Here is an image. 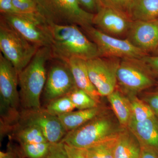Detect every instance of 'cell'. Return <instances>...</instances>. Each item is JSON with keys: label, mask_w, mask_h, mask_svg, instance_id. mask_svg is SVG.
<instances>
[{"label": "cell", "mask_w": 158, "mask_h": 158, "mask_svg": "<svg viewBox=\"0 0 158 158\" xmlns=\"http://www.w3.org/2000/svg\"><path fill=\"white\" fill-rule=\"evenodd\" d=\"M48 24L53 58L66 62L74 57L88 60L102 57L96 44L88 39L78 26Z\"/></svg>", "instance_id": "obj_1"}, {"label": "cell", "mask_w": 158, "mask_h": 158, "mask_svg": "<svg viewBox=\"0 0 158 158\" xmlns=\"http://www.w3.org/2000/svg\"><path fill=\"white\" fill-rule=\"evenodd\" d=\"M52 58L50 48H40L31 62L19 73L20 102L23 110L41 109L40 95L47 78L46 66Z\"/></svg>", "instance_id": "obj_2"}, {"label": "cell", "mask_w": 158, "mask_h": 158, "mask_svg": "<svg viewBox=\"0 0 158 158\" xmlns=\"http://www.w3.org/2000/svg\"><path fill=\"white\" fill-rule=\"evenodd\" d=\"M124 128L120 125L113 111L106 108L95 118L68 132L61 142L71 147L85 149L118 136Z\"/></svg>", "instance_id": "obj_3"}, {"label": "cell", "mask_w": 158, "mask_h": 158, "mask_svg": "<svg viewBox=\"0 0 158 158\" xmlns=\"http://www.w3.org/2000/svg\"><path fill=\"white\" fill-rule=\"evenodd\" d=\"M37 11L48 24L75 25L83 30L93 26L94 14L78 0H36Z\"/></svg>", "instance_id": "obj_4"}, {"label": "cell", "mask_w": 158, "mask_h": 158, "mask_svg": "<svg viewBox=\"0 0 158 158\" xmlns=\"http://www.w3.org/2000/svg\"><path fill=\"white\" fill-rule=\"evenodd\" d=\"M40 48L31 43L1 18L0 50L19 73Z\"/></svg>", "instance_id": "obj_5"}, {"label": "cell", "mask_w": 158, "mask_h": 158, "mask_svg": "<svg viewBox=\"0 0 158 158\" xmlns=\"http://www.w3.org/2000/svg\"><path fill=\"white\" fill-rule=\"evenodd\" d=\"M116 76L117 85L127 96L137 95L156 83L155 77L141 59H121Z\"/></svg>", "instance_id": "obj_6"}, {"label": "cell", "mask_w": 158, "mask_h": 158, "mask_svg": "<svg viewBox=\"0 0 158 158\" xmlns=\"http://www.w3.org/2000/svg\"><path fill=\"white\" fill-rule=\"evenodd\" d=\"M1 18L31 43L40 48H50L49 24L38 12L1 14Z\"/></svg>", "instance_id": "obj_7"}, {"label": "cell", "mask_w": 158, "mask_h": 158, "mask_svg": "<svg viewBox=\"0 0 158 158\" xmlns=\"http://www.w3.org/2000/svg\"><path fill=\"white\" fill-rule=\"evenodd\" d=\"M121 59L98 57L86 61L92 84L102 97H107L116 89L117 73Z\"/></svg>", "instance_id": "obj_8"}, {"label": "cell", "mask_w": 158, "mask_h": 158, "mask_svg": "<svg viewBox=\"0 0 158 158\" xmlns=\"http://www.w3.org/2000/svg\"><path fill=\"white\" fill-rule=\"evenodd\" d=\"M84 31L96 44L102 57L141 59L147 54L137 48L127 39L113 37L102 33L94 26Z\"/></svg>", "instance_id": "obj_9"}, {"label": "cell", "mask_w": 158, "mask_h": 158, "mask_svg": "<svg viewBox=\"0 0 158 158\" xmlns=\"http://www.w3.org/2000/svg\"><path fill=\"white\" fill-rule=\"evenodd\" d=\"M59 60L53 64L47 75L44 89V99L48 103L68 95L77 88L71 71L67 62Z\"/></svg>", "instance_id": "obj_10"}, {"label": "cell", "mask_w": 158, "mask_h": 158, "mask_svg": "<svg viewBox=\"0 0 158 158\" xmlns=\"http://www.w3.org/2000/svg\"><path fill=\"white\" fill-rule=\"evenodd\" d=\"M20 115V123L37 126L52 144L61 142L68 133L59 117L52 115L45 109L23 110Z\"/></svg>", "instance_id": "obj_11"}, {"label": "cell", "mask_w": 158, "mask_h": 158, "mask_svg": "<svg viewBox=\"0 0 158 158\" xmlns=\"http://www.w3.org/2000/svg\"><path fill=\"white\" fill-rule=\"evenodd\" d=\"M132 22L125 12L101 6L94 13L93 26L102 33L119 38L127 36Z\"/></svg>", "instance_id": "obj_12"}, {"label": "cell", "mask_w": 158, "mask_h": 158, "mask_svg": "<svg viewBox=\"0 0 158 158\" xmlns=\"http://www.w3.org/2000/svg\"><path fill=\"white\" fill-rule=\"evenodd\" d=\"M19 73L13 65L0 53L1 104L14 110L19 107V94L18 90Z\"/></svg>", "instance_id": "obj_13"}, {"label": "cell", "mask_w": 158, "mask_h": 158, "mask_svg": "<svg viewBox=\"0 0 158 158\" xmlns=\"http://www.w3.org/2000/svg\"><path fill=\"white\" fill-rule=\"evenodd\" d=\"M127 39L144 53L153 52L158 46V21H133Z\"/></svg>", "instance_id": "obj_14"}, {"label": "cell", "mask_w": 158, "mask_h": 158, "mask_svg": "<svg viewBox=\"0 0 158 158\" xmlns=\"http://www.w3.org/2000/svg\"><path fill=\"white\" fill-rule=\"evenodd\" d=\"M127 127L137 137L141 146L158 153V118L156 116L141 122L131 118Z\"/></svg>", "instance_id": "obj_15"}, {"label": "cell", "mask_w": 158, "mask_h": 158, "mask_svg": "<svg viewBox=\"0 0 158 158\" xmlns=\"http://www.w3.org/2000/svg\"><path fill=\"white\" fill-rule=\"evenodd\" d=\"M86 61L81 58H71L67 63L73 75L77 87L84 90L99 104H101L102 96L90 81Z\"/></svg>", "instance_id": "obj_16"}, {"label": "cell", "mask_w": 158, "mask_h": 158, "mask_svg": "<svg viewBox=\"0 0 158 158\" xmlns=\"http://www.w3.org/2000/svg\"><path fill=\"white\" fill-rule=\"evenodd\" d=\"M141 146L138 138L128 127L118 135L114 158H139Z\"/></svg>", "instance_id": "obj_17"}, {"label": "cell", "mask_w": 158, "mask_h": 158, "mask_svg": "<svg viewBox=\"0 0 158 158\" xmlns=\"http://www.w3.org/2000/svg\"><path fill=\"white\" fill-rule=\"evenodd\" d=\"M126 13L132 21L156 20L158 19V0H131Z\"/></svg>", "instance_id": "obj_18"}, {"label": "cell", "mask_w": 158, "mask_h": 158, "mask_svg": "<svg viewBox=\"0 0 158 158\" xmlns=\"http://www.w3.org/2000/svg\"><path fill=\"white\" fill-rule=\"evenodd\" d=\"M106 109L101 104L90 109L73 111L59 117L68 132L95 118Z\"/></svg>", "instance_id": "obj_19"}, {"label": "cell", "mask_w": 158, "mask_h": 158, "mask_svg": "<svg viewBox=\"0 0 158 158\" xmlns=\"http://www.w3.org/2000/svg\"><path fill=\"white\" fill-rule=\"evenodd\" d=\"M112 111L120 125L127 127L132 117L129 99L124 93L116 89L107 97Z\"/></svg>", "instance_id": "obj_20"}, {"label": "cell", "mask_w": 158, "mask_h": 158, "mask_svg": "<svg viewBox=\"0 0 158 158\" xmlns=\"http://www.w3.org/2000/svg\"><path fill=\"white\" fill-rule=\"evenodd\" d=\"M14 130L13 137L20 144L48 142L40 129L34 125L19 123Z\"/></svg>", "instance_id": "obj_21"}, {"label": "cell", "mask_w": 158, "mask_h": 158, "mask_svg": "<svg viewBox=\"0 0 158 158\" xmlns=\"http://www.w3.org/2000/svg\"><path fill=\"white\" fill-rule=\"evenodd\" d=\"M118 136L84 149L87 157L88 158H114V151Z\"/></svg>", "instance_id": "obj_22"}, {"label": "cell", "mask_w": 158, "mask_h": 158, "mask_svg": "<svg viewBox=\"0 0 158 158\" xmlns=\"http://www.w3.org/2000/svg\"><path fill=\"white\" fill-rule=\"evenodd\" d=\"M131 103L132 117L136 121H144L155 116L152 110L147 103L137 95L127 96Z\"/></svg>", "instance_id": "obj_23"}, {"label": "cell", "mask_w": 158, "mask_h": 158, "mask_svg": "<svg viewBox=\"0 0 158 158\" xmlns=\"http://www.w3.org/2000/svg\"><path fill=\"white\" fill-rule=\"evenodd\" d=\"M76 109L68 95L55 99L48 103L45 110L54 116H62Z\"/></svg>", "instance_id": "obj_24"}, {"label": "cell", "mask_w": 158, "mask_h": 158, "mask_svg": "<svg viewBox=\"0 0 158 158\" xmlns=\"http://www.w3.org/2000/svg\"><path fill=\"white\" fill-rule=\"evenodd\" d=\"M49 142L37 144H20V149L24 158H45L52 145Z\"/></svg>", "instance_id": "obj_25"}, {"label": "cell", "mask_w": 158, "mask_h": 158, "mask_svg": "<svg viewBox=\"0 0 158 158\" xmlns=\"http://www.w3.org/2000/svg\"><path fill=\"white\" fill-rule=\"evenodd\" d=\"M76 109L86 110L99 105L85 91L77 88L68 94Z\"/></svg>", "instance_id": "obj_26"}, {"label": "cell", "mask_w": 158, "mask_h": 158, "mask_svg": "<svg viewBox=\"0 0 158 158\" xmlns=\"http://www.w3.org/2000/svg\"><path fill=\"white\" fill-rule=\"evenodd\" d=\"M12 1L18 14H31L38 12L36 1Z\"/></svg>", "instance_id": "obj_27"}, {"label": "cell", "mask_w": 158, "mask_h": 158, "mask_svg": "<svg viewBox=\"0 0 158 158\" xmlns=\"http://www.w3.org/2000/svg\"><path fill=\"white\" fill-rule=\"evenodd\" d=\"M100 6L113 8L126 13L131 0H98Z\"/></svg>", "instance_id": "obj_28"}, {"label": "cell", "mask_w": 158, "mask_h": 158, "mask_svg": "<svg viewBox=\"0 0 158 158\" xmlns=\"http://www.w3.org/2000/svg\"><path fill=\"white\" fill-rule=\"evenodd\" d=\"M45 158H69L64 143L52 144L48 155Z\"/></svg>", "instance_id": "obj_29"}, {"label": "cell", "mask_w": 158, "mask_h": 158, "mask_svg": "<svg viewBox=\"0 0 158 158\" xmlns=\"http://www.w3.org/2000/svg\"><path fill=\"white\" fill-rule=\"evenodd\" d=\"M141 99L148 105L158 118V90L145 94Z\"/></svg>", "instance_id": "obj_30"}, {"label": "cell", "mask_w": 158, "mask_h": 158, "mask_svg": "<svg viewBox=\"0 0 158 158\" xmlns=\"http://www.w3.org/2000/svg\"><path fill=\"white\" fill-rule=\"evenodd\" d=\"M141 59L149 69L154 76L158 78V56L148 55Z\"/></svg>", "instance_id": "obj_31"}, {"label": "cell", "mask_w": 158, "mask_h": 158, "mask_svg": "<svg viewBox=\"0 0 158 158\" xmlns=\"http://www.w3.org/2000/svg\"><path fill=\"white\" fill-rule=\"evenodd\" d=\"M0 158H24L20 148L15 147L9 144L7 151L0 152Z\"/></svg>", "instance_id": "obj_32"}, {"label": "cell", "mask_w": 158, "mask_h": 158, "mask_svg": "<svg viewBox=\"0 0 158 158\" xmlns=\"http://www.w3.org/2000/svg\"><path fill=\"white\" fill-rule=\"evenodd\" d=\"M0 11L1 14H18L12 0H0Z\"/></svg>", "instance_id": "obj_33"}, {"label": "cell", "mask_w": 158, "mask_h": 158, "mask_svg": "<svg viewBox=\"0 0 158 158\" xmlns=\"http://www.w3.org/2000/svg\"><path fill=\"white\" fill-rule=\"evenodd\" d=\"M82 7L91 13H96L100 7L98 0H78Z\"/></svg>", "instance_id": "obj_34"}, {"label": "cell", "mask_w": 158, "mask_h": 158, "mask_svg": "<svg viewBox=\"0 0 158 158\" xmlns=\"http://www.w3.org/2000/svg\"><path fill=\"white\" fill-rule=\"evenodd\" d=\"M64 144L69 158H88L84 149L76 148Z\"/></svg>", "instance_id": "obj_35"}, {"label": "cell", "mask_w": 158, "mask_h": 158, "mask_svg": "<svg viewBox=\"0 0 158 158\" xmlns=\"http://www.w3.org/2000/svg\"><path fill=\"white\" fill-rule=\"evenodd\" d=\"M139 158H158V153L153 150L141 146V154Z\"/></svg>", "instance_id": "obj_36"}, {"label": "cell", "mask_w": 158, "mask_h": 158, "mask_svg": "<svg viewBox=\"0 0 158 158\" xmlns=\"http://www.w3.org/2000/svg\"><path fill=\"white\" fill-rule=\"evenodd\" d=\"M153 56H158V46L157 48H156L155 51L152 53Z\"/></svg>", "instance_id": "obj_37"}, {"label": "cell", "mask_w": 158, "mask_h": 158, "mask_svg": "<svg viewBox=\"0 0 158 158\" xmlns=\"http://www.w3.org/2000/svg\"><path fill=\"white\" fill-rule=\"evenodd\" d=\"M20 1H36V0H20Z\"/></svg>", "instance_id": "obj_38"}, {"label": "cell", "mask_w": 158, "mask_h": 158, "mask_svg": "<svg viewBox=\"0 0 158 158\" xmlns=\"http://www.w3.org/2000/svg\"><path fill=\"white\" fill-rule=\"evenodd\" d=\"M157 85H158V88H157V90H158V81L157 82Z\"/></svg>", "instance_id": "obj_39"}, {"label": "cell", "mask_w": 158, "mask_h": 158, "mask_svg": "<svg viewBox=\"0 0 158 158\" xmlns=\"http://www.w3.org/2000/svg\"><path fill=\"white\" fill-rule=\"evenodd\" d=\"M157 21H158V19H157Z\"/></svg>", "instance_id": "obj_40"}]
</instances>
